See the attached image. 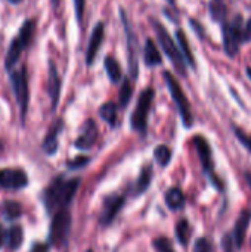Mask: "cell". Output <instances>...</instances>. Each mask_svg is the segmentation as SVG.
<instances>
[{"instance_id":"cell-31","label":"cell","mask_w":251,"mask_h":252,"mask_svg":"<svg viewBox=\"0 0 251 252\" xmlns=\"http://www.w3.org/2000/svg\"><path fill=\"white\" fill-rule=\"evenodd\" d=\"M235 136H237V139L244 145V148L249 151L251 154V136L250 134H247V133H244L241 128H235Z\"/></svg>"},{"instance_id":"cell-3","label":"cell","mask_w":251,"mask_h":252,"mask_svg":"<svg viewBox=\"0 0 251 252\" xmlns=\"http://www.w3.org/2000/svg\"><path fill=\"white\" fill-rule=\"evenodd\" d=\"M154 30H155V34H157V38H158V43L160 46L163 47L164 53L167 55V58L170 59V62L175 65V68L182 74L185 75L186 74V61L178 46V43L172 38V35L169 34V31L166 30V27L158 22V21H154L152 24Z\"/></svg>"},{"instance_id":"cell-20","label":"cell","mask_w":251,"mask_h":252,"mask_svg":"<svg viewBox=\"0 0 251 252\" xmlns=\"http://www.w3.org/2000/svg\"><path fill=\"white\" fill-rule=\"evenodd\" d=\"M176 40H178V46H179V49H180V52H182L185 61H186L189 65L195 66L194 53H192V50H191V47H189V43H188V38H186V35H185V32H183L182 30H178V31H176Z\"/></svg>"},{"instance_id":"cell-32","label":"cell","mask_w":251,"mask_h":252,"mask_svg":"<svg viewBox=\"0 0 251 252\" xmlns=\"http://www.w3.org/2000/svg\"><path fill=\"white\" fill-rule=\"evenodd\" d=\"M74 9H75V18L81 24L84 9H86V0H74Z\"/></svg>"},{"instance_id":"cell-8","label":"cell","mask_w":251,"mask_h":252,"mask_svg":"<svg viewBox=\"0 0 251 252\" xmlns=\"http://www.w3.org/2000/svg\"><path fill=\"white\" fill-rule=\"evenodd\" d=\"M152 100H154L152 89H146L145 92H142V94L139 96L138 105L135 108V112L132 115V121H130L132 127L142 134L146 133V124H148L146 121H148V114H149Z\"/></svg>"},{"instance_id":"cell-14","label":"cell","mask_w":251,"mask_h":252,"mask_svg":"<svg viewBox=\"0 0 251 252\" xmlns=\"http://www.w3.org/2000/svg\"><path fill=\"white\" fill-rule=\"evenodd\" d=\"M102 41H104V24H98L93 31H92V35H90V40H89V46H87V50H86V63L87 65H92L96 59V55L102 46Z\"/></svg>"},{"instance_id":"cell-21","label":"cell","mask_w":251,"mask_h":252,"mask_svg":"<svg viewBox=\"0 0 251 252\" xmlns=\"http://www.w3.org/2000/svg\"><path fill=\"white\" fill-rule=\"evenodd\" d=\"M104 65H105V69H107V74H108L109 80L112 83H118L121 80V66L117 62V59L112 58V56H108V58H105Z\"/></svg>"},{"instance_id":"cell-24","label":"cell","mask_w":251,"mask_h":252,"mask_svg":"<svg viewBox=\"0 0 251 252\" xmlns=\"http://www.w3.org/2000/svg\"><path fill=\"white\" fill-rule=\"evenodd\" d=\"M151 177H152V170H151L149 165H146V167L142 170V173H141V176H139V179H138V182H136V186H135V193H136V195L143 193V192L149 188V185H151Z\"/></svg>"},{"instance_id":"cell-13","label":"cell","mask_w":251,"mask_h":252,"mask_svg":"<svg viewBox=\"0 0 251 252\" xmlns=\"http://www.w3.org/2000/svg\"><path fill=\"white\" fill-rule=\"evenodd\" d=\"M96 139H98V127L93 120H87L83 124L80 130V136L77 137L74 145L78 149H90L95 145Z\"/></svg>"},{"instance_id":"cell-28","label":"cell","mask_w":251,"mask_h":252,"mask_svg":"<svg viewBox=\"0 0 251 252\" xmlns=\"http://www.w3.org/2000/svg\"><path fill=\"white\" fill-rule=\"evenodd\" d=\"M22 213V208L18 202H13V201H9L3 205V216L9 220H13V219H18Z\"/></svg>"},{"instance_id":"cell-1","label":"cell","mask_w":251,"mask_h":252,"mask_svg":"<svg viewBox=\"0 0 251 252\" xmlns=\"http://www.w3.org/2000/svg\"><path fill=\"white\" fill-rule=\"evenodd\" d=\"M80 180L78 179H64L58 177L44 192V205L49 213H58L61 210H67V205L72 201Z\"/></svg>"},{"instance_id":"cell-33","label":"cell","mask_w":251,"mask_h":252,"mask_svg":"<svg viewBox=\"0 0 251 252\" xmlns=\"http://www.w3.org/2000/svg\"><path fill=\"white\" fill-rule=\"evenodd\" d=\"M222 248H223V252H234V248H237L235 241L232 239L231 235H225L223 236V239H222Z\"/></svg>"},{"instance_id":"cell-10","label":"cell","mask_w":251,"mask_h":252,"mask_svg":"<svg viewBox=\"0 0 251 252\" xmlns=\"http://www.w3.org/2000/svg\"><path fill=\"white\" fill-rule=\"evenodd\" d=\"M121 19L124 24L126 30V37H127V53H129V71L133 78L138 77V38L133 32V28L130 27V22L126 18V13L121 12Z\"/></svg>"},{"instance_id":"cell-27","label":"cell","mask_w":251,"mask_h":252,"mask_svg":"<svg viewBox=\"0 0 251 252\" xmlns=\"http://www.w3.org/2000/svg\"><path fill=\"white\" fill-rule=\"evenodd\" d=\"M176 236H178V241H179L183 247L188 245V241H189V238H191V227H189V224H188L186 220H180V221L176 224Z\"/></svg>"},{"instance_id":"cell-38","label":"cell","mask_w":251,"mask_h":252,"mask_svg":"<svg viewBox=\"0 0 251 252\" xmlns=\"http://www.w3.org/2000/svg\"><path fill=\"white\" fill-rule=\"evenodd\" d=\"M59 4H61V0H52V6H53V9H58V7H59Z\"/></svg>"},{"instance_id":"cell-37","label":"cell","mask_w":251,"mask_h":252,"mask_svg":"<svg viewBox=\"0 0 251 252\" xmlns=\"http://www.w3.org/2000/svg\"><path fill=\"white\" fill-rule=\"evenodd\" d=\"M3 242H4V232H3V227L0 226V247L3 245Z\"/></svg>"},{"instance_id":"cell-12","label":"cell","mask_w":251,"mask_h":252,"mask_svg":"<svg viewBox=\"0 0 251 252\" xmlns=\"http://www.w3.org/2000/svg\"><path fill=\"white\" fill-rule=\"evenodd\" d=\"M124 204V198L120 195H111L104 201L102 205V211H101V217L99 221L102 226H108L112 223V220L115 219V216L118 214V211L123 208Z\"/></svg>"},{"instance_id":"cell-4","label":"cell","mask_w":251,"mask_h":252,"mask_svg":"<svg viewBox=\"0 0 251 252\" xmlns=\"http://www.w3.org/2000/svg\"><path fill=\"white\" fill-rule=\"evenodd\" d=\"M164 80H166V84L172 93V97L179 109V114H180V118H182V123L185 127H191L192 126V111H191V105H189V100L186 97V94L183 93L179 81L170 74V72H164Z\"/></svg>"},{"instance_id":"cell-18","label":"cell","mask_w":251,"mask_h":252,"mask_svg":"<svg viewBox=\"0 0 251 252\" xmlns=\"http://www.w3.org/2000/svg\"><path fill=\"white\" fill-rule=\"evenodd\" d=\"M143 59L148 66H155L161 63V55L152 40H146L145 49H143Z\"/></svg>"},{"instance_id":"cell-5","label":"cell","mask_w":251,"mask_h":252,"mask_svg":"<svg viewBox=\"0 0 251 252\" xmlns=\"http://www.w3.org/2000/svg\"><path fill=\"white\" fill-rule=\"evenodd\" d=\"M222 32H223L225 52L231 58L237 56L238 52H240L241 41H244V28H243V24H241V18L237 16L232 21L225 22L223 28H222Z\"/></svg>"},{"instance_id":"cell-7","label":"cell","mask_w":251,"mask_h":252,"mask_svg":"<svg viewBox=\"0 0 251 252\" xmlns=\"http://www.w3.org/2000/svg\"><path fill=\"white\" fill-rule=\"evenodd\" d=\"M71 229V214L68 210H61L55 213L52 223H50V232H49V241L55 247H62L67 244L68 235Z\"/></svg>"},{"instance_id":"cell-30","label":"cell","mask_w":251,"mask_h":252,"mask_svg":"<svg viewBox=\"0 0 251 252\" xmlns=\"http://www.w3.org/2000/svg\"><path fill=\"white\" fill-rule=\"evenodd\" d=\"M154 248L158 252H175L173 244L167 238H157V239H154Z\"/></svg>"},{"instance_id":"cell-15","label":"cell","mask_w":251,"mask_h":252,"mask_svg":"<svg viewBox=\"0 0 251 252\" xmlns=\"http://www.w3.org/2000/svg\"><path fill=\"white\" fill-rule=\"evenodd\" d=\"M251 223V211L250 210H243L238 216V220L235 223V229H234V241L237 248H241L246 239V233L247 229Z\"/></svg>"},{"instance_id":"cell-34","label":"cell","mask_w":251,"mask_h":252,"mask_svg":"<svg viewBox=\"0 0 251 252\" xmlns=\"http://www.w3.org/2000/svg\"><path fill=\"white\" fill-rule=\"evenodd\" d=\"M87 162H89V158H87V157H77L74 161H70L67 165H68L70 168H72V170H77V168L84 167Z\"/></svg>"},{"instance_id":"cell-39","label":"cell","mask_w":251,"mask_h":252,"mask_svg":"<svg viewBox=\"0 0 251 252\" xmlns=\"http://www.w3.org/2000/svg\"><path fill=\"white\" fill-rule=\"evenodd\" d=\"M9 1H10L12 4H18V3H21L22 0H9Z\"/></svg>"},{"instance_id":"cell-40","label":"cell","mask_w":251,"mask_h":252,"mask_svg":"<svg viewBox=\"0 0 251 252\" xmlns=\"http://www.w3.org/2000/svg\"><path fill=\"white\" fill-rule=\"evenodd\" d=\"M247 74H249V77L251 78V68H249V71H247Z\"/></svg>"},{"instance_id":"cell-11","label":"cell","mask_w":251,"mask_h":252,"mask_svg":"<svg viewBox=\"0 0 251 252\" xmlns=\"http://www.w3.org/2000/svg\"><path fill=\"white\" fill-rule=\"evenodd\" d=\"M28 185V177L22 170L9 168V170H0V186L10 190L22 189Z\"/></svg>"},{"instance_id":"cell-25","label":"cell","mask_w":251,"mask_h":252,"mask_svg":"<svg viewBox=\"0 0 251 252\" xmlns=\"http://www.w3.org/2000/svg\"><path fill=\"white\" fill-rule=\"evenodd\" d=\"M132 93H133V87H132V81L129 78H124L120 87V93H118V102L121 108H126L132 99Z\"/></svg>"},{"instance_id":"cell-35","label":"cell","mask_w":251,"mask_h":252,"mask_svg":"<svg viewBox=\"0 0 251 252\" xmlns=\"http://www.w3.org/2000/svg\"><path fill=\"white\" fill-rule=\"evenodd\" d=\"M30 252H49V247L46 244H34Z\"/></svg>"},{"instance_id":"cell-41","label":"cell","mask_w":251,"mask_h":252,"mask_svg":"<svg viewBox=\"0 0 251 252\" xmlns=\"http://www.w3.org/2000/svg\"><path fill=\"white\" fill-rule=\"evenodd\" d=\"M87 252H92V251H90V250H89V251H87Z\"/></svg>"},{"instance_id":"cell-17","label":"cell","mask_w":251,"mask_h":252,"mask_svg":"<svg viewBox=\"0 0 251 252\" xmlns=\"http://www.w3.org/2000/svg\"><path fill=\"white\" fill-rule=\"evenodd\" d=\"M61 130H62V121L58 120L52 126V128L49 130V133H47V136H46V139L43 142V149H44L46 154L53 155L56 152V149H58V136H59Z\"/></svg>"},{"instance_id":"cell-6","label":"cell","mask_w":251,"mask_h":252,"mask_svg":"<svg viewBox=\"0 0 251 252\" xmlns=\"http://www.w3.org/2000/svg\"><path fill=\"white\" fill-rule=\"evenodd\" d=\"M10 72V81H12V89L18 102V106L21 109L22 118H25L27 109H28V77H27V66L22 65L21 68H13Z\"/></svg>"},{"instance_id":"cell-19","label":"cell","mask_w":251,"mask_h":252,"mask_svg":"<svg viewBox=\"0 0 251 252\" xmlns=\"http://www.w3.org/2000/svg\"><path fill=\"white\" fill-rule=\"evenodd\" d=\"M166 204L170 210H180L185 205V196L183 192L178 188H172L166 192Z\"/></svg>"},{"instance_id":"cell-2","label":"cell","mask_w":251,"mask_h":252,"mask_svg":"<svg viewBox=\"0 0 251 252\" xmlns=\"http://www.w3.org/2000/svg\"><path fill=\"white\" fill-rule=\"evenodd\" d=\"M34 31H36V22L33 19H27L24 22V25L21 27V30L18 31L16 37L10 41L9 50L6 53L4 66L7 71H12L15 68V65L18 63L21 55L30 46L31 40L34 37Z\"/></svg>"},{"instance_id":"cell-26","label":"cell","mask_w":251,"mask_h":252,"mask_svg":"<svg viewBox=\"0 0 251 252\" xmlns=\"http://www.w3.org/2000/svg\"><path fill=\"white\" fill-rule=\"evenodd\" d=\"M154 157H155V161L158 162L160 167H167L170 159H172V151L166 145H160L155 148Z\"/></svg>"},{"instance_id":"cell-22","label":"cell","mask_w":251,"mask_h":252,"mask_svg":"<svg viewBox=\"0 0 251 252\" xmlns=\"http://www.w3.org/2000/svg\"><path fill=\"white\" fill-rule=\"evenodd\" d=\"M99 115L105 123H108L109 126L114 127L117 124V105L114 102L104 103L99 109Z\"/></svg>"},{"instance_id":"cell-16","label":"cell","mask_w":251,"mask_h":252,"mask_svg":"<svg viewBox=\"0 0 251 252\" xmlns=\"http://www.w3.org/2000/svg\"><path fill=\"white\" fill-rule=\"evenodd\" d=\"M47 92L52 100V109L56 108L58 105V99H59V93H61V78L59 74L56 71V66L53 62L49 63V78H47Z\"/></svg>"},{"instance_id":"cell-36","label":"cell","mask_w":251,"mask_h":252,"mask_svg":"<svg viewBox=\"0 0 251 252\" xmlns=\"http://www.w3.org/2000/svg\"><path fill=\"white\" fill-rule=\"evenodd\" d=\"M244 40H251V18L244 28Z\"/></svg>"},{"instance_id":"cell-23","label":"cell","mask_w":251,"mask_h":252,"mask_svg":"<svg viewBox=\"0 0 251 252\" xmlns=\"http://www.w3.org/2000/svg\"><path fill=\"white\" fill-rule=\"evenodd\" d=\"M6 241H7V247L15 251L18 250L21 245H22V241H24V232H22V227L21 226H13L9 233L6 235Z\"/></svg>"},{"instance_id":"cell-29","label":"cell","mask_w":251,"mask_h":252,"mask_svg":"<svg viewBox=\"0 0 251 252\" xmlns=\"http://www.w3.org/2000/svg\"><path fill=\"white\" fill-rule=\"evenodd\" d=\"M194 252H216V250L207 238H200L195 241Z\"/></svg>"},{"instance_id":"cell-9","label":"cell","mask_w":251,"mask_h":252,"mask_svg":"<svg viewBox=\"0 0 251 252\" xmlns=\"http://www.w3.org/2000/svg\"><path fill=\"white\" fill-rule=\"evenodd\" d=\"M192 143H194V146H195V149H197V152H198V157H200V161H201V164H203V168L206 170L207 174H210L213 183H215L219 189H222L220 180H219V179L216 177V174L213 173L212 149H210L209 142H207L203 136H195V137L192 139Z\"/></svg>"}]
</instances>
